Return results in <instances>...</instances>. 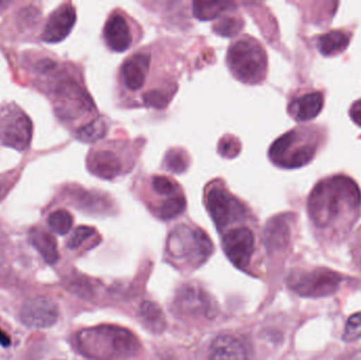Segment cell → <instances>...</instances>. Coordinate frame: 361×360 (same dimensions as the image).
<instances>
[{
  "label": "cell",
  "instance_id": "1",
  "mask_svg": "<svg viewBox=\"0 0 361 360\" xmlns=\"http://www.w3.org/2000/svg\"><path fill=\"white\" fill-rule=\"evenodd\" d=\"M361 213V190L349 175H330L316 184L307 199V213L322 232L348 230Z\"/></svg>",
  "mask_w": 361,
  "mask_h": 360
},
{
  "label": "cell",
  "instance_id": "2",
  "mask_svg": "<svg viewBox=\"0 0 361 360\" xmlns=\"http://www.w3.org/2000/svg\"><path fill=\"white\" fill-rule=\"evenodd\" d=\"M324 127L301 126L276 139L269 148L271 162L281 168L296 169L310 164L326 143Z\"/></svg>",
  "mask_w": 361,
  "mask_h": 360
},
{
  "label": "cell",
  "instance_id": "3",
  "mask_svg": "<svg viewBox=\"0 0 361 360\" xmlns=\"http://www.w3.org/2000/svg\"><path fill=\"white\" fill-rule=\"evenodd\" d=\"M76 346L87 359L118 360L135 356L140 342L128 330L116 325H99L76 334Z\"/></svg>",
  "mask_w": 361,
  "mask_h": 360
},
{
  "label": "cell",
  "instance_id": "4",
  "mask_svg": "<svg viewBox=\"0 0 361 360\" xmlns=\"http://www.w3.org/2000/svg\"><path fill=\"white\" fill-rule=\"evenodd\" d=\"M227 63L233 75L246 84L260 82L267 74L264 49L252 38L238 40L227 53Z\"/></svg>",
  "mask_w": 361,
  "mask_h": 360
},
{
  "label": "cell",
  "instance_id": "5",
  "mask_svg": "<svg viewBox=\"0 0 361 360\" xmlns=\"http://www.w3.org/2000/svg\"><path fill=\"white\" fill-rule=\"evenodd\" d=\"M167 251L173 259L185 260L191 266H200L210 257L214 247L203 230L180 225L169 235Z\"/></svg>",
  "mask_w": 361,
  "mask_h": 360
},
{
  "label": "cell",
  "instance_id": "6",
  "mask_svg": "<svg viewBox=\"0 0 361 360\" xmlns=\"http://www.w3.org/2000/svg\"><path fill=\"white\" fill-rule=\"evenodd\" d=\"M343 277L330 268H320L305 272L294 271L288 277L290 290L305 298H324L339 289Z\"/></svg>",
  "mask_w": 361,
  "mask_h": 360
},
{
  "label": "cell",
  "instance_id": "7",
  "mask_svg": "<svg viewBox=\"0 0 361 360\" xmlns=\"http://www.w3.org/2000/svg\"><path fill=\"white\" fill-rule=\"evenodd\" d=\"M31 120L29 116L15 106H6L0 113V141L2 144L25 151L32 139Z\"/></svg>",
  "mask_w": 361,
  "mask_h": 360
},
{
  "label": "cell",
  "instance_id": "8",
  "mask_svg": "<svg viewBox=\"0 0 361 360\" xmlns=\"http://www.w3.org/2000/svg\"><path fill=\"white\" fill-rule=\"evenodd\" d=\"M206 207L219 230H224L229 224L244 215L243 209L224 188L214 186L206 194Z\"/></svg>",
  "mask_w": 361,
  "mask_h": 360
},
{
  "label": "cell",
  "instance_id": "9",
  "mask_svg": "<svg viewBox=\"0 0 361 360\" xmlns=\"http://www.w3.org/2000/svg\"><path fill=\"white\" fill-rule=\"evenodd\" d=\"M222 247L229 261L243 270L250 263L254 254V234L247 228H233L223 237Z\"/></svg>",
  "mask_w": 361,
  "mask_h": 360
},
{
  "label": "cell",
  "instance_id": "10",
  "mask_svg": "<svg viewBox=\"0 0 361 360\" xmlns=\"http://www.w3.org/2000/svg\"><path fill=\"white\" fill-rule=\"evenodd\" d=\"M59 315L56 304L44 296L27 300L20 310L21 321L33 329L52 327L56 323Z\"/></svg>",
  "mask_w": 361,
  "mask_h": 360
},
{
  "label": "cell",
  "instance_id": "11",
  "mask_svg": "<svg viewBox=\"0 0 361 360\" xmlns=\"http://www.w3.org/2000/svg\"><path fill=\"white\" fill-rule=\"evenodd\" d=\"M175 309L182 315H203L214 317L216 315L214 302L199 285H183L175 299Z\"/></svg>",
  "mask_w": 361,
  "mask_h": 360
},
{
  "label": "cell",
  "instance_id": "12",
  "mask_svg": "<svg viewBox=\"0 0 361 360\" xmlns=\"http://www.w3.org/2000/svg\"><path fill=\"white\" fill-rule=\"evenodd\" d=\"M76 21V12L71 4H66L57 8L49 17L42 33L46 42H59L65 39L73 29Z\"/></svg>",
  "mask_w": 361,
  "mask_h": 360
},
{
  "label": "cell",
  "instance_id": "13",
  "mask_svg": "<svg viewBox=\"0 0 361 360\" xmlns=\"http://www.w3.org/2000/svg\"><path fill=\"white\" fill-rule=\"evenodd\" d=\"M324 106V93L318 90H310L300 93L290 101L288 113L297 122H307L319 116Z\"/></svg>",
  "mask_w": 361,
  "mask_h": 360
},
{
  "label": "cell",
  "instance_id": "14",
  "mask_svg": "<svg viewBox=\"0 0 361 360\" xmlns=\"http://www.w3.org/2000/svg\"><path fill=\"white\" fill-rule=\"evenodd\" d=\"M106 44L116 52L128 50L133 42L130 27L122 15L114 14L109 17L104 30Z\"/></svg>",
  "mask_w": 361,
  "mask_h": 360
},
{
  "label": "cell",
  "instance_id": "15",
  "mask_svg": "<svg viewBox=\"0 0 361 360\" xmlns=\"http://www.w3.org/2000/svg\"><path fill=\"white\" fill-rule=\"evenodd\" d=\"M149 63L150 59L147 54L137 53L123 63V82L129 90L137 91L144 86Z\"/></svg>",
  "mask_w": 361,
  "mask_h": 360
},
{
  "label": "cell",
  "instance_id": "16",
  "mask_svg": "<svg viewBox=\"0 0 361 360\" xmlns=\"http://www.w3.org/2000/svg\"><path fill=\"white\" fill-rule=\"evenodd\" d=\"M88 168L93 175L102 179L111 180L122 173L123 165L114 152L97 150L88 158Z\"/></svg>",
  "mask_w": 361,
  "mask_h": 360
},
{
  "label": "cell",
  "instance_id": "17",
  "mask_svg": "<svg viewBox=\"0 0 361 360\" xmlns=\"http://www.w3.org/2000/svg\"><path fill=\"white\" fill-rule=\"evenodd\" d=\"M290 230L288 219L283 216L274 218L264 230V245L269 253L283 251L290 241Z\"/></svg>",
  "mask_w": 361,
  "mask_h": 360
},
{
  "label": "cell",
  "instance_id": "18",
  "mask_svg": "<svg viewBox=\"0 0 361 360\" xmlns=\"http://www.w3.org/2000/svg\"><path fill=\"white\" fill-rule=\"evenodd\" d=\"M209 360H248L243 345L231 335H220L212 342Z\"/></svg>",
  "mask_w": 361,
  "mask_h": 360
},
{
  "label": "cell",
  "instance_id": "19",
  "mask_svg": "<svg viewBox=\"0 0 361 360\" xmlns=\"http://www.w3.org/2000/svg\"><path fill=\"white\" fill-rule=\"evenodd\" d=\"M352 34L343 30H332L317 38L316 48L324 56H335L347 50Z\"/></svg>",
  "mask_w": 361,
  "mask_h": 360
},
{
  "label": "cell",
  "instance_id": "20",
  "mask_svg": "<svg viewBox=\"0 0 361 360\" xmlns=\"http://www.w3.org/2000/svg\"><path fill=\"white\" fill-rule=\"evenodd\" d=\"M30 242L48 264L59 261V254L56 240L44 230H33L30 232Z\"/></svg>",
  "mask_w": 361,
  "mask_h": 360
},
{
  "label": "cell",
  "instance_id": "21",
  "mask_svg": "<svg viewBox=\"0 0 361 360\" xmlns=\"http://www.w3.org/2000/svg\"><path fill=\"white\" fill-rule=\"evenodd\" d=\"M140 318L152 333L161 334L166 328V318L162 309L152 302H144L140 306Z\"/></svg>",
  "mask_w": 361,
  "mask_h": 360
},
{
  "label": "cell",
  "instance_id": "22",
  "mask_svg": "<svg viewBox=\"0 0 361 360\" xmlns=\"http://www.w3.org/2000/svg\"><path fill=\"white\" fill-rule=\"evenodd\" d=\"M233 6V4L231 2L195 1L193 2V14L200 20H212Z\"/></svg>",
  "mask_w": 361,
  "mask_h": 360
},
{
  "label": "cell",
  "instance_id": "23",
  "mask_svg": "<svg viewBox=\"0 0 361 360\" xmlns=\"http://www.w3.org/2000/svg\"><path fill=\"white\" fill-rule=\"evenodd\" d=\"M48 224L51 230L56 234L63 236L71 230L73 226V217L69 211L59 209L53 211L48 218Z\"/></svg>",
  "mask_w": 361,
  "mask_h": 360
},
{
  "label": "cell",
  "instance_id": "24",
  "mask_svg": "<svg viewBox=\"0 0 361 360\" xmlns=\"http://www.w3.org/2000/svg\"><path fill=\"white\" fill-rule=\"evenodd\" d=\"M106 133L105 120L102 118H97L92 122L87 124L86 126L80 128L78 131L76 135L80 141L85 143H93V142L99 141Z\"/></svg>",
  "mask_w": 361,
  "mask_h": 360
},
{
  "label": "cell",
  "instance_id": "25",
  "mask_svg": "<svg viewBox=\"0 0 361 360\" xmlns=\"http://www.w3.org/2000/svg\"><path fill=\"white\" fill-rule=\"evenodd\" d=\"M186 209V200L183 196L171 197L165 200L158 209V216L162 220L178 217Z\"/></svg>",
  "mask_w": 361,
  "mask_h": 360
},
{
  "label": "cell",
  "instance_id": "26",
  "mask_svg": "<svg viewBox=\"0 0 361 360\" xmlns=\"http://www.w3.org/2000/svg\"><path fill=\"white\" fill-rule=\"evenodd\" d=\"M243 27V23L240 19L233 17H225L214 25V30L219 35L224 37H231L237 35Z\"/></svg>",
  "mask_w": 361,
  "mask_h": 360
},
{
  "label": "cell",
  "instance_id": "27",
  "mask_svg": "<svg viewBox=\"0 0 361 360\" xmlns=\"http://www.w3.org/2000/svg\"><path fill=\"white\" fill-rule=\"evenodd\" d=\"M361 338V312L349 317L345 323L343 340L345 342H353Z\"/></svg>",
  "mask_w": 361,
  "mask_h": 360
},
{
  "label": "cell",
  "instance_id": "28",
  "mask_svg": "<svg viewBox=\"0 0 361 360\" xmlns=\"http://www.w3.org/2000/svg\"><path fill=\"white\" fill-rule=\"evenodd\" d=\"M152 187H154V192L161 196H171L176 194L178 190V185L175 182L169 180L166 177H154L152 179Z\"/></svg>",
  "mask_w": 361,
  "mask_h": 360
},
{
  "label": "cell",
  "instance_id": "29",
  "mask_svg": "<svg viewBox=\"0 0 361 360\" xmlns=\"http://www.w3.org/2000/svg\"><path fill=\"white\" fill-rule=\"evenodd\" d=\"M95 234V230L90 226H80L74 230L72 236L68 241V247L71 249L80 247L87 239L91 238Z\"/></svg>",
  "mask_w": 361,
  "mask_h": 360
},
{
  "label": "cell",
  "instance_id": "30",
  "mask_svg": "<svg viewBox=\"0 0 361 360\" xmlns=\"http://www.w3.org/2000/svg\"><path fill=\"white\" fill-rule=\"evenodd\" d=\"M143 99L146 105L162 109V108L166 107L167 104L169 103V95L162 90H152L146 93Z\"/></svg>",
  "mask_w": 361,
  "mask_h": 360
},
{
  "label": "cell",
  "instance_id": "31",
  "mask_svg": "<svg viewBox=\"0 0 361 360\" xmlns=\"http://www.w3.org/2000/svg\"><path fill=\"white\" fill-rule=\"evenodd\" d=\"M187 164H188L187 159L180 150H173L167 154L166 165L171 170L180 173L186 169Z\"/></svg>",
  "mask_w": 361,
  "mask_h": 360
},
{
  "label": "cell",
  "instance_id": "32",
  "mask_svg": "<svg viewBox=\"0 0 361 360\" xmlns=\"http://www.w3.org/2000/svg\"><path fill=\"white\" fill-rule=\"evenodd\" d=\"M221 154L227 158H233L237 156L240 151V144L237 139L233 137H226L221 141L220 146H219Z\"/></svg>",
  "mask_w": 361,
  "mask_h": 360
},
{
  "label": "cell",
  "instance_id": "33",
  "mask_svg": "<svg viewBox=\"0 0 361 360\" xmlns=\"http://www.w3.org/2000/svg\"><path fill=\"white\" fill-rule=\"evenodd\" d=\"M350 116L357 126L361 127V99L354 101L350 108Z\"/></svg>",
  "mask_w": 361,
  "mask_h": 360
},
{
  "label": "cell",
  "instance_id": "34",
  "mask_svg": "<svg viewBox=\"0 0 361 360\" xmlns=\"http://www.w3.org/2000/svg\"><path fill=\"white\" fill-rule=\"evenodd\" d=\"M0 345L2 347H8L11 345L10 337L4 332H2L1 330H0Z\"/></svg>",
  "mask_w": 361,
  "mask_h": 360
},
{
  "label": "cell",
  "instance_id": "35",
  "mask_svg": "<svg viewBox=\"0 0 361 360\" xmlns=\"http://www.w3.org/2000/svg\"><path fill=\"white\" fill-rule=\"evenodd\" d=\"M341 360H361V350L351 353V354L348 355V356H345V359Z\"/></svg>",
  "mask_w": 361,
  "mask_h": 360
},
{
  "label": "cell",
  "instance_id": "36",
  "mask_svg": "<svg viewBox=\"0 0 361 360\" xmlns=\"http://www.w3.org/2000/svg\"><path fill=\"white\" fill-rule=\"evenodd\" d=\"M8 2L6 1H0V8H4V6H8Z\"/></svg>",
  "mask_w": 361,
  "mask_h": 360
},
{
  "label": "cell",
  "instance_id": "37",
  "mask_svg": "<svg viewBox=\"0 0 361 360\" xmlns=\"http://www.w3.org/2000/svg\"><path fill=\"white\" fill-rule=\"evenodd\" d=\"M360 234H361V230H360Z\"/></svg>",
  "mask_w": 361,
  "mask_h": 360
},
{
  "label": "cell",
  "instance_id": "38",
  "mask_svg": "<svg viewBox=\"0 0 361 360\" xmlns=\"http://www.w3.org/2000/svg\"><path fill=\"white\" fill-rule=\"evenodd\" d=\"M360 237H361V234H360Z\"/></svg>",
  "mask_w": 361,
  "mask_h": 360
}]
</instances>
